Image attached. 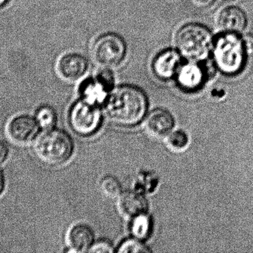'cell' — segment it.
Instances as JSON below:
<instances>
[{
  "label": "cell",
  "instance_id": "cell-1",
  "mask_svg": "<svg viewBox=\"0 0 253 253\" xmlns=\"http://www.w3.org/2000/svg\"><path fill=\"white\" fill-rule=\"evenodd\" d=\"M148 101L138 88L123 86L112 89L105 102V114L114 124L133 126L145 117Z\"/></svg>",
  "mask_w": 253,
  "mask_h": 253
},
{
  "label": "cell",
  "instance_id": "cell-2",
  "mask_svg": "<svg viewBox=\"0 0 253 253\" xmlns=\"http://www.w3.org/2000/svg\"><path fill=\"white\" fill-rule=\"evenodd\" d=\"M34 149L42 161L50 166H59L71 158L74 144L66 132L53 128L46 130L38 138Z\"/></svg>",
  "mask_w": 253,
  "mask_h": 253
},
{
  "label": "cell",
  "instance_id": "cell-3",
  "mask_svg": "<svg viewBox=\"0 0 253 253\" xmlns=\"http://www.w3.org/2000/svg\"><path fill=\"white\" fill-rule=\"evenodd\" d=\"M175 43L181 54L189 59L199 60L209 54L212 37L211 31L203 25L190 23L178 31Z\"/></svg>",
  "mask_w": 253,
  "mask_h": 253
},
{
  "label": "cell",
  "instance_id": "cell-4",
  "mask_svg": "<svg viewBox=\"0 0 253 253\" xmlns=\"http://www.w3.org/2000/svg\"><path fill=\"white\" fill-rule=\"evenodd\" d=\"M245 53L242 38L235 33L221 36L214 47V58L222 72L234 74L239 72L245 62Z\"/></svg>",
  "mask_w": 253,
  "mask_h": 253
},
{
  "label": "cell",
  "instance_id": "cell-5",
  "mask_svg": "<svg viewBox=\"0 0 253 253\" xmlns=\"http://www.w3.org/2000/svg\"><path fill=\"white\" fill-rule=\"evenodd\" d=\"M70 125L81 136H90L97 132L102 121L99 105L80 100L73 105L69 114Z\"/></svg>",
  "mask_w": 253,
  "mask_h": 253
},
{
  "label": "cell",
  "instance_id": "cell-6",
  "mask_svg": "<svg viewBox=\"0 0 253 253\" xmlns=\"http://www.w3.org/2000/svg\"><path fill=\"white\" fill-rule=\"evenodd\" d=\"M126 54L124 40L117 34H108L98 39L93 48V58L99 66L111 68L120 65Z\"/></svg>",
  "mask_w": 253,
  "mask_h": 253
},
{
  "label": "cell",
  "instance_id": "cell-7",
  "mask_svg": "<svg viewBox=\"0 0 253 253\" xmlns=\"http://www.w3.org/2000/svg\"><path fill=\"white\" fill-rule=\"evenodd\" d=\"M40 128L37 118L28 114H20L12 118L7 124V136L15 144L25 145L37 138Z\"/></svg>",
  "mask_w": 253,
  "mask_h": 253
},
{
  "label": "cell",
  "instance_id": "cell-8",
  "mask_svg": "<svg viewBox=\"0 0 253 253\" xmlns=\"http://www.w3.org/2000/svg\"><path fill=\"white\" fill-rule=\"evenodd\" d=\"M144 118V131L147 135L156 139H164L173 130L175 126L173 116L164 108L153 109Z\"/></svg>",
  "mask_w": 253,
  "mask_h": 253
},
{
  "label": "cell",
  "instance_id": "cell-9",
  "mask_svg": "<svg viewBox=\"0 0 253 253\" xmlns=\"http://www.w3.org/2000/svg\"><path fill=\"white\" fill-rule=\"evenodd\" d=\"M88 68L87 59L75 53L62 55L56 64V71L63 80L76 82L85 75Z\"/></svg>",
  "mask_w": 253,
  "mask_h": 253
},
{
  "label": "cell",
  "instance_id": "cell-10",
  "mask_svg": "<svg viewBox=\"0 0 253 253\" xmlns=\"http://www.w3.org/2000/svg\"><path fill=\"white\" fill-rule=\"evenodd\" d=\"M148 202L145 196L135 191L123 192L117 199V209L121 216L130 221L148 210Z\"/></svg>",
  "mask_w": 253,
  "mask_h": 253
},
{
  "label": "cell",
  "instance_id": "cell-11",
  "mask_svg": "<svg viewBox=\"0 0 253 253\" xmlns=\"http://www.w3.org/2000/svg\"><path fill=\"white\" fill-rule=\"evenodd\" d=\"M93 242L94 233L87 224H74L67 232L66 243L70 252L88 253Z\"/></svg>",
  "mask_w": 253,
  "mask_h": 253
},
{
  "label": "cell",
  "instance_id": "cell-12",
  "mask_svg": "<svg viewBox=\"0 0 253 253\" xmlns=\"http://www.w3.org/2000/svg\"><path fill=\"white\" fill-rule=\"evenodd\" d=\"M217 23L218 28L224 32H241L246 26V15L239 7H226L218 14Z\"/></svg>",
  "mask_w": 253,
  "mask_h": 253
},
{
  "label": "cell",
  "instance_id": "cell-13",
  "mask_svg": "<svg viewBox=\"0 0 253 253\" xmlns=\"http://www.w3.org/2000/svg\"><path fill=\"white\" fill-rule=\"evenodd\" d=\"M181 56L173 50H168L161 53L155 59L153 70L155 74L162 79L173 77L180 66Z\"/></svg>",
  "mask_w": 253,
  "mask_h": 253
},
{
  "label": "cell",
  "instance_id": "cell-14",
  "mask_svg": "<svg viewBox=\"0 0 253 253\" xmlns=\"http://www.w3.org/2000/svg\"><path fill=\"white\" fill-rule=\"evenodd\" d=\"M204 74L201 68L196 64H189L180 70L178 83L186 90H195L203 83Z\"/></svg>",
  "mask_w": 253,
  "mask_h": 253
},
{
  "label": "cell",
  "instance_id": "cell-15",
  "mask_svg": "<svg viewBox=\"0 0 253 253\" xmlns=\"http://www.w3.org/2000/svg\"><path fill=\"white\" fill-rule=\"evenodd\" d=\"M130 221L129 230L132 237L144 242L150 237L153 230V222L147 212L135 217Z\"/></svg>",
  "mask_w": 253,
  "mask_h": 253
},
{
  "label": "cell",
  "instance_id": "cell-16",
  "mask_svg": "<svg viewBox=\"0 0 253 253\" xmlns=\"http://www.w3.org/2000/svg\"><path fill=\"white\" fill-rule=\"evenodd\" d=\"M109 91L97 80L86 85L82 91V99L95 105L105 103Z\"/></svg>",
  "mask_w": 253,
  "mask_h": 253
},
{
  "label": "cell",
  "instance_id": "cell-17",
  "mask_svg": "<svg viewBox=\"0 0 253 253\" xmlns=\"http://www.w3.org/2000/svg\"><path fill=\"white\" fill-rule=\"evenodd\" d=\"M157 175L151 172H141L138 174L132 183V190L145 195L153 193L159 185Z\"/></svg>",
  "mask_w": 253,
  "mask_h": 253
},
{
  "label": "cell",
  "instance_id": "cell-18",
  "mask_svg": "<svg viewBox=\"0 0 253 253\" xmlns=\"http://www.w3.org/2000/svg\"><path fill=\"white\" fill-rule=\"evenodd\" d=\"M165 145L173 152H181L188 147L190 138L187 132L181 129L172 130L165 138Z\"/></svg>",
  "mask_w": 253,
  "mask_h": 253
},
{
  "label": "cell",
  "instance_id": "cell-19",
  "mask_svg": "<svg viewBox=\"0 0 253 253\" xmlns=\"http://www.w3.org/2000/svg\"><path fill=\"white\" fill-rule=\"evenodd\" d=\"M100 190L104 196L112 199H117L123 193L121 183L112 175H107L101 180Z\"/></svg>",
  "mask_w": 253,
  "mask_h": 253
},
{
  "label": "cell",
  "instance_id": "cell-20",
  "mask_svg": "<svg viewBox=\"0 0 253 253\" xmlns=\"http://www.w3.org/2000/svg\"><path fill=\"white\" fill-rule=\"evenodd\" d=\"M36 118L40 127L45 131L53 129L57 122L56 111L48 105H43L40 107L37 111Z\"/></svg>",
  "mask_w": 253,
  "mask_h": 253
},
{
  "label": "cell",
  "instance_id": "cell-21",
  "mask_svg": "<svg viewBox=\"0 0 253 253\" xmlns=\"http://www.w3.org/2000/svg\"><path fill=\"white\" fill-rule=\"evenodd\" d=\"M116 252L119 253H147L152 252L151 250L144 243V241L132 237L121 242Z\"/></svg>",
  "mask_w": 253,
  "mask_h": 253
},
{
  "label": "cell",
  "instance_id": "cell-22",
  "mask_svg": "<svg viewBox=\"0 0 253 253\" xmlns=\"http://www.w3.org/2000/svg\"><path fill=\"white\" fill-rule=\"evenodd\" d=\"M116 252L115 248L110 241L100 239L93 242L88 253H112Z\"/></svg>",
  "mask_w": 253,
  "mask_h": 253
},
{
  "label": "cell",
  "instance_id": "cell-23",
  "mask_svg": "<svg viewBox=\"0 0 253 253\" xmlns=\"http://www.w3.org/2000/svg\"><path fill=\"white\" fill-rule=\"evenodd\" d=\"M242 42H243L246 54L252 56L253 55V35L248 34L242 37Z\"/></svg>",
  "mask_w": 253,
  "mask_h": 253
},
{
  "label": "cell",
  "instance_id": "cell-24",
  "mask_svg": "<svg viewBox=\"0 0 253 253\" xmlns=\"http://www.w3.org/2000/svg\"><path fill=\"white\" fill-rule=\"evenodd\" d=\"M9 156V147L7 143L0 139V163H4Z\"/></svg>",
  "mask_w": 253,
  "mask_h": 253
},
{
  "label": "cell",
  "instance_id": "cell-25",
  "mask_svg": "<svg viewBox=\"0 0 253 253\" xmlns=\"http://www.w3.org/2000/svg\"><path fill=\"white\" fill-rule=\"evenodd\" d=\"M214 1L215 0H190L192 4L199 7H208L210 4H212Z\"/></svg>",
  "mask_w": 253,
  "mask_h": 253
},
{
  "label": "cell",
  "instance_id": "cell-26",
  "mask_svg": "<svg viewBox=\"0 0 253 253\" xmlns=\"http://www.w3.org/2000/svg\"><path fill=\"white\" fill-rule=\"evenodd\" d=\"M4 187H5V178H4V172L0 167V196L4 192Z\"/></svg>",
  "mask_w": 253,
  "mask_h": 253
},
{
  "label": "cell",
  "instance_id": "cell-27",
  "mask_svg": "<svg viewBox=\"0 0 253 253\" xmlns=\"http://www.w3.org/2000/svg\"><path fill=\"white\" fill-rule=\"evenodd\" d=\"M7 1H8V0H0V7H2L4 4H6Z\"/></svg>",
  "mask_w": 253,
  "mask_h": 253
}]
</instances>
